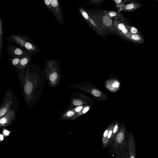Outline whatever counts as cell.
Masks as SVG:
<instances>
[{"label": "cell", "mask_w": 158, "mask_h": 158, "mask_svg": "<svg viewBox=\"0 0 158 158\" xmlns=\"http://www.w3.org/2000/svg\"><path fill=\"white\" fill-rule=\"evenodd\" d=\"M9 43L17 44L32 55L39 53L40 49L34 41L27 35L23 34H10L6 37Z\"/></svg>", "instance_id": "cell-3"}, {"label": "cell", "mask_w": 158, "mask_h": 158, "mask_svg": "<svg viewBox=\"0 0 158 158\" xmlns=\"http://www.w3.org/2000/svg\"><path fill=\"white\" fill-rule=\"evenodd\" d=\"M90 106L87 105H85L81 110L76 113L70 119V120L73 121L77 118L80 116L86 113L89 110Z\"/></svg>", "instance_id": "cell-16"}, {"label": "cell", "mask_w": 158, "mask_h": 158, "mask_svg": "<svg viewBox=\"0 0 158 158\" xmlns=\"http://www.w3.org/2000/svg\"><path fill=\"white\" fill-rule=\"evenodd\" d=\"M53 10L52 14L58 21L63 25L62 11L58 0H49Z\"/></svg>", "instance_id": "cell-11"}, {"label": "cell", "mask_w": 158, "mask_h": 158, "mask_svg": "<svg viewBox=\"0 0 158 158\" xmlns=\"http://www.w3.org/2000/svg\"><path fill=\"white\" fill-rule=\"evenodd\" d=\"M87 12L101 30L103 29H114L112 19L102 13L100 10H90Z\"/></svg>", "instance_id": "cell-4"}, {"label": "cell", "mask_w": 158, "mask_h": 158, "mask_svg": "<svg viewBox=\"0 0 158 158\" xmlns=\"http://www.w3.org/2000/svg\"><path fill=\"white\" fill-rule=\"evenodd\" d=\"M6 51L10 57H23L28 55L30 53L14 44L9 43L6 45Z\"/></svg>", "instance_id": "cell-7"}, {"label": "cell", "mask_w": 158, "mask_h": 158, "mask_svg": "<svg viewBox=\"0 0 158 158\" xmlns=\"http://www.w3.org/2000/svg\"><path fill=\"white\" fill-rule=\"evenodd\" d=\"M125 25L128 30L131 33L137 34L138 33V30L135 27L129 25L126 23H125Z\"/></svg>", "instance_id": "cell-18"}, {"label": "cell", "mask_w": 158, "mask_h": 158, "mask_svg": "<svg viewBox=\"0 0 158 158\" xmlns=\"http://www.w3.org/2000/svg\"></svg>", "instance_id": "cell-35"}, {"label": "cell", "mask_w": 158, "mask_h": 158, "mask_svg": "<svg viewBox=\"0 0 158 158\" xmlns=\"http://www.w3.org/2000/svg\"><path fill=\"white\" fill-rule=\"evenodd\" d=\"M3 22L2 19L0 18V41H3Z\"/></svg>", "instance_id": "cell-19"}, {"label": "cell", "mask_w": 158, "mask_h": 158, "mask_svg": "<svg viewBox=\"0 0 158 158\" xmlns=\"http://www.w3.org/2000/svg\"><path fill=\"white\" fill-rule=\"evenodd\" d=\"M142 6L141 4L138 2H132L128 4L125 3L117 8L118 11H133L140 8Z\"/></svg>", "instance_id": "cell-14"}, {"label": "cell", "mask_w": 158, "mask_h": 158, "mask_svg": "<svg viewBox=\"0 0 158 158\" xmlns=\"http://www.w3.org/2000/svg\"><path fill=\"white\" fill-rule=\"evenodd\" d=\"M156 0V1H158V0Z\"/></svg>", "instance_id": "cell-33"}, {"label": "cell", "mask_w": 158, "mask_h": 158, "mask_svg": "<svg viewBox=\"0 0 158 158\" xmlns=\"http://www.w3.org/2000/svg\"><path fill=\"white\" fill-rule=\"evenodd\" d=\"M3 48V41H0V60L2 56Z\"/></svg>", "instance_id": "cell-24"}, {"label": "cell", "mask_w": 158, "mask_h": 158, "mask_svg": "<svg viewBox=\"0 0 158 158\" xmlns=\"http://www.w3.org/2000/svg\"><path fill=\"white\" fill-rule=\"evenodd\" d=\"M119 83L118 82L115 83L113 84V86L114 87H118L119 86Z\"/></svg>", "instance_id": "cell-30"}, {"label": "cell", "mask_w": 158, "mask_h": 158, "mask_svg": "<svg viewBox=\"0 0 158 158\" xmlns=\"http://www.w3.org/2000/svg\"><path fill=\"white\" fill-rule=\"evenodd\" d=\"M108 133V130H106L104 132V134H103V135H104V137H106L107 136Z\"/></svg>", "instance_id": "cell-29"}, {"label": "cell", "mask_w": 158, "mask_h": 158, "mask_svg": "<svg viewBox=\"0 0 158 158\" xmlns=\"http://www.w3.org/2000/svg\"><path fill=\"white\" fill-rule=\"evenodd\" d=\"M100 10L102 13L109 16L111 18L120 20L125 23L127 22L126 17L120 12L104 10Z\"/></svg>", "instance_id": "cell-13"}, {"label": "cell", "mask_w": 158, "mask_h": 158, "mask_svg": "<svg viewBox=\"0 0 158 158\" xmlns=\"http://www.w3.org/2000/svg\"><path fill=\"white\" fill-rule=\"evenodd\" d=\"M44 66L48 86L52 88L56 87L61 79L60 61L56 59H48L45 61Z\"/></svg>", "instance_id": "cell-2"}, {"label": "cell", "mask_w": 158, "mask_h": 158, "mask_svg": "<svg viewBox=\"0 0 158 158\" xmlns=\"http://www.w3.org/2000/svg\"><path fill=\"white\" fill-rule=\"evenodd\" d=\"M124 3H130L131 2H134V0H122Z\"/></svg>", "instance_id": "cell-26"}, {"label": "cell", "mask_w": 158, "mask_h": 158, "mask_svg": "<svg viewBox=\"0 0 158 158\" xmlns=\"http://www.w3.org/2000/svg\"><path fill=\"white\" fill-rule=\"evenodd\" d=\"M84 106H73L69 105L61 113L59 118L60 120H70L71 118L80 111Z\"/></svg>", "instance_id": "cell-8"}, {"label": "cell", "mask_w": 158, "mask_h": 158, "mask_svg": "<svg viewBox=\"0 0 158 158\" xmlns=\"http://www.w3.org/2000/svg\"><path fill=\"white\" fill-rule=\"evenodd\" d=\"M45 4L47 7L48 8L52 13L53 10L49 0H44Z\"/></svg>", "instance_id": "cell-21"}, {"label": "cell", "mask_w": 158, "mask_h": 158, "mask_svg": "<svg viewBox=\"0 0 158 158\" xmlns=\"http://www.w3.org/2000/svg\"><path fill=\"white\" fill-rule=\"evenodd\" d=\"M118 128V126L117 125H115V126L114 127V129L113 130V133H115L116 132V131H117V129Z\"/></svg>", "instance_id": "cell-27"}, {"label": "cell", "mask_w": 158, "mask_h": 158, "mask_svg": "<svg viewBox=\"0 0 158 158\" xmlns=\"http://www.w3.org/2000/svg\"><path fill=\"white\" fill-rule=\"evenodd\" d=\"M16 110L13 108L10 109L0 118V127L8 126L14 123L16 119Z\"/></svg>", "instance_id": "cell-9"}, {"label": "cell", "mask_w": 158, "mask_h": 158, "mask_svg": "<svg viewBox=\"0 0 158 158\" xmlns=\"http://www.w3.org/2000/svg\"><path fill=\"white\" fill-rule=\"evenodd\" d=\"M22 57H10L9 58L13 67L16 70L19 64L20 60Z\"/></svg>", "instance_id": "cell-17"}, {"label": "cell", "mask_w": 158, "mask_h": 158, "mask_svg": "<svg viewBox=\"0 0 158 158\" xmlns=\"http://www.w3.org/2000/svg\"><path fill=\"white\" fill-rule=\"evenodd\" d=\"M135 0V1H136V0H138H138Z\"/></svg>", "instance_id": "cell-34"}, {"label": "cell", "mask_w": 158, "mask_h": 158, "mask_svg": "<svg viewBox=\"0 0 158 158\" xmlns=\"http://www.w3.org/2000/svg\"><path fill=\"white\" fill-rule=\"evenodd\" d=\"M32 54L29 53L28 55L22 57L20 60L19 64L16 70L19 72L24 69L31 63Z\"/></svg>", "instance_id": "cell-15"}, {"label": "cell", "mask_w": 158, "mask_h": 158, "mask_svg": "<svg viewBox=\"0 0 158 158\" xmlns=\"http://www.w3.org/2000/svg\"><path fill=\"white\" fill-rule=\"evenodd\" d=\"M18 78L27 106H34L38 102L46 83L44 69L36 63H31L19 72Z\"/></svg>", "instance_id": "cell-1"}, {"label": "cell", "mask_w": 158, "mask_h": 158, "mask_svg": "<svg viewBox=\"0 0 158 158\" xmlns=\"http://www.w3.org/2000/svg\"><path fill=\"white\" fill-rule=\"evenodd\" d=\"M3 139V136L1 134H0V143L2 142Z\"/></svg>", "instance_id": "cell-31"}, {"label": "cell", "mask_w": 158, "mask_h": 158, "mask_svg": "<svg viewBox=\"0 0 158 158\" xmlns=\"http://www.w3.org/2000/svg\"><path fill=\"white\" fill-rule=\"evenodd\" d=\"M134 158V157H133V156H132V157H131V158Z\"/></svg>", "instance_id": "cell-32"}, {"label": "cell", "mask_w": 158, "mask_h": 158, "mask_svg": "<svg viewBox=\"0 0 158 158\" xmlns=\"http://www.w3.org/2000/svg\"><path fill=\"white\" fill-rule=\"evenodd\" d=\"M104 0H90V1L91 2L93 3L98 4Z\"/></svg>", "instance_id": "cell-25"}, {"label": "cell", "mask_w": 158, "mask_h": 158, "mask_svg": "<svg viewBox=\"0 0 158 158\" xmlns=\"http://www.w3.org/2000/svg\"><path fill=\"white\" fill-rule=\"evenodd\" d=\"M112 19L113 27L120 33L127 35L131 33L127 28L125 23L120 20Z\"/></svg>", "instance_id": "cell-12"}, {"label": "cell", "mask_w": 158, "mask_h": 158, "mask_svg": "<svg viewBox=\"0 0 158 158\" xmlns=\"http://www.w3.org/2000/svg\"><path fill=\"white\" fill-rule=\"evenodd\" d=\"M15 95L10 88L7 90L0 106V118L3 116L11 108L14 104Z\"/></svg>", "instance_id": "cell-5"}, {"label": "cell", "mask_w": 158, "mask_h": 158, "mask_svg": "<svg viewBox=\"0 0 158 158\" xmlns=\"http://www.w3.org/2000/svg\"><path fill=\"white\" fill-rule=\"evenodd\" d=\"M124 135L122 132H120L117 135V140L119 143H121L124 139Z\"/></svg>", "instance_id": "cell-20"}, {"label": "cell", "mask_w": 158, "mask_h": 158, "mask_svg": "<svg viewBox=\"0 0 158 158\" xmlns=\"http://www.w3.org/2000/svg\"><path fill=\"white\" fill-rule=\"evenodd\" d=\"M112 134V131L111 130H110L109 131V133H108V134L107 135V137L109 139L111 137Z\"/></svg>", "instance_id": "cell-28"}, {"label": "cell", "mask_w": 158, "mask_h": 158, "mask_svg": "<svg viewBox=\"0 0 158 158\" xmlns=\"http://www.w3.org/2000/svg\"><path fill=\"white\" fill-rule=\"evenodd\" d=\"M89 98L84 93L75 92L70 94V103L69 105L77 106L87 105Z\"/></svg>", "instance_id": "cell-6"}, {"label": "cell", "mask_w": 158, "mask_h": 158, "mask_svg": "<svg viewBox=\"0 0 158 158\" xmlns=\"http://www.w3.org/2000/svg\"><path fill=\"white\" fill-rule=\"evenodd\" d=\"M79 9L83 18L88 25L93 29L98 31L102 30L90 16L88 12L83 8L79 7Z\"/></svg>", "instance_id": "cell-10"}, {"label": "cell", "mask_w": 158, "mask_h": 158, "mask_svg": "<svg viewBox=\"0 0 158 158\" xmlns=\"http://www.w3.org/2000/svg\"><path fill=\"white\" fill-rule=\"evenodd\" d=\"M89 0V1H90V0Z\"/></svg>", "instance_id": "cell-36"}, {"label": "cell", "mask_w": 158, "mask_h": 158, "mask_svg": "<svg viewBox=\"0 0 158 158\" xmlns=\"http://www.w3.org/2000/svg\"><path fill=\"white\" fill-rule=\"evenodd\" d=\"M114 2L116 8L125 4L122 0H113Z\"/></svg>", "instance_id": "cell-22"}, {"label": "cell", "mask_w": 158, "mask_h": 158, "mask_svg": "<svg viewBox=\"0 0 158 158\" xmlns=\"http://www.w3.org/2000/svg\"><path fill=\"white\" fill-rule=\"evenodd\" d=\"M131 38L135 41H139L140 40V36L137 34H133L131 36Z\"/></svg>", "instance_id": "cell-23"}]
</instances>
